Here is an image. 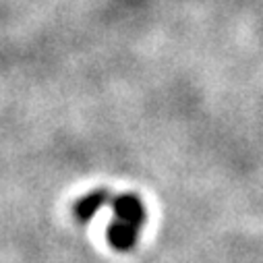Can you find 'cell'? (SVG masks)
<instances>
[{"mask_svg":"<svg viewBox=\"0 0 263 263\" xmlns=\"http://www.w3.org/2000/svg\"><path fill=\"white\" fill-rule=\"evenodd\" d=\"M108 197H110L108 191H98V193H91V195L83 197V199L77 203V218L81 222L91 220L98 214V210H102L108 203Z\"/></svg>","mask_w":263,"mask_h":263,"instance_id":"1","label":"cell"}]
</instances>
